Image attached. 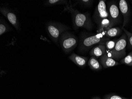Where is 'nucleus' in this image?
<instances>
[{"label": "nucleus", "instance_id": "nucleus-17", "mask_svg": "<svg viewBox=\"0 0 132 99\" xmlns=\"http://www.w3.org/2000/svg\"><path fill=\"white\" fill-rule=\"evenodd\" d=\"M67 1L65 0H47L44 2V5L47 6L59 5L68 4Z\"/></svg>", "mask_w": 132, "mask_h": 99}, {"label": "nucleus", "instance_id": "nucleus-5", "mask_svg": "<svg viewBox=\"0 0 132 99\" xmlns=\"http://www.w3.org/2000/svg\"><path fill=\"white\" fill-rule=\"evenodd\" d=\"M59 41L62 50L66 54L69 53L72 51L77 47L78 44L77 37L69 31L62 34Z\"/></svg>", "mask_w": 132, "mask_h": 99}, {"label": "nucleus", "instance_id": "nucleus-22", "mask_svg": "<svg viewBox=\"0 0 132 99\" xmlns=\"http://www.w3.org/2000/svg\"><path fill=\"white\" fill-rule=\"evenodd\" d=\"M103 99H130L125 98L121 96H118L116 94H111L106 95L103 97Z\"/></svg>", "mask_w": 132, "mask_h": 99}, {"label": "nucleus", "instance_id": "nucleus-3", "mask_svg": "<svg viewBox=\"0 0 132 99\" xmlns=\"http://www.w3.org/2000/svg\"><path fill=\"white\" fill-rule=\"evenodd\" d=\"M46 30L50 37L55 43L57 44L61 36L68 31L70 28L60 22L49 21L46 24Z\"/></svg>", "mask_w": 132, "mask_h": 99}, {"label": "nucleus", "instance_id": "nucleus-10", "mask_svg": "<svg viewBox=\"0 0 132 99\" xmlns=\"http://www.w3.org/2000/svg\"><path fill=\"white\" fill-rule=\"evenodd\" d=\"M69 58L76 65L80 67H84L86 66L88 59V57L81 56L74 53L71 54Z\"/></svg>", "mask_w": 132, "mask_h": 99}, {"label": "nucleus", "instance_id": "nucleus-19", "mask_svg": "<svg viewBox=\"0 0 132 99\" xmlns=\"http://www.w3.org/2000/svg\"><path fill=\"white\" fill-rule=\"evenodd\" d=\"M118 40V39L114 40H109L107 41L105 43V46H106V50L110 51L113 50L115 47L116 44Z\"/></svg>", "mask_w": 132, "mask_h": 99}, {"label": "nucleus", "instance_id": "nucleus-16", "mask_svg": "<svg viewBox=\"0 0 132 99\" xmlns=\"http://www.w3.org/2000/svg\"><path fill=\"white\" fill-rule=\"evenodd\" d=\"M12 30V29L3 19L1 18L0 19V35Z\"/></svg>", "mask_w": 132, "mask_h": 99}, {"label": "nucleus", "instance_id": "nucleus-7", "mask_svg": "<svg viewBox=\"0 0 132 99\" xmlns=\"http://www.w3.org/2000/svg\"><path fill=\"white\" fill-rule=\"evenodd\" d=\"M0 12L7 19L16 30H21L20 23L16 14L12 10L6 7L0 8Z\"/></svg>", "mask_w": 132, "mask_h": 99}, {"label": "nucleus", "instance_id": "nucleus-23", "mask_svg": "<svg viewBox=\"0 0 132 99\" xmlns=\"http://www.w3.org/2000/svg\"><path fill=\"white\" fill-rule=\"evenodd\" d=\"M91 99H101L100 97L98 96L93 97H92Z\"/></svg>", "mask_w": 132, "mask_h": 99}, {"label": "nucleus", "instance_id": "nucleus-24", "mask_svg": "<svg viewBox=\"0 0 132 99\" xmlns=\"http://www.w3.org/2000/svg\"><path fill=\"white\" fill-rule=\"evenodd\" d=\"M130 99H132V96H131V98H130Z\"/></svg>", "mask_w": 132, "mask_h": 99}, {"label": "nucleus", "instance_id": "nucleus-4", "mask_svg": "<svg viewBox=\"0 0 132 99\" xmlns=\"http://www.w3.org/2000/svg\"><path fill=\"white\" fill-rule=\"evenodd\" d=\"M127 36L125 33L118 39L114 48L112 50H106V54L113 59H120L126 55V47L127 44Z\"/></svg>", "mask_w": 132, "mask_h": 99}, {"label": "nucleus", "instance_id": "nucleus-18", "mask_svg": "<svg viewBox=\"0 0 132 99\" xmlns=\"http://www.w3.org/2000/svg\"><path fill=\"white\" fill-rule=\"evenodd\" d=\"M121 64H124L128 66H132V52H130L126 57L121 60Z\"/></svg>", "mask_w": 132, "mask_h": 99}, {"label": "nucleus", "instance_id": "nucleus-14", "mask_svg": "<svg viewBox=\"0 0 132 99\" xmlns=\"http://www.w3.org/2000/svg\"><path fill=\"white\" fill-rule=\"evenodd\" d=\"M88 65L92 70L94 71L100 70L103 68L101 63L98 61L97 58L94 56H92L90 58L88 62Z\"/></svg>", "mask_w": 132, "mask_h": 99}, {"label": "nucleus", "instance_id": "nucleus-21", "mask_svg": "<svg viewBox=\"0 0 132 99\" xmlns=\"http://www.w3.org/2000/svg\"><path fill=\"white\" fill-rule=\"evenodd\" d=\"M93 1L91 0H79L77 1V3L79 4L84 7H90L92 5Z\"/></svg>", "mask_w": 132, "mask_h": 99}, {"label": "nucleus", "instance_id": "nucleus-9", "mask_svg": "<svg viewBox=\"0 0 132 99\" xmlns=\"http://www.w3.org/2000/svg\"><path fill=\"white\" fill-rule=\"evenodd\" d=\"M119 10L123 16V26L122 27H124L127 26L129 20L130 12L129 4L126 1L120 0L119 1Z\"/></svg>", "mask_w": 132, "mask_h": 99}, {"label": "nucleus", "instance_id": "nucleus-20", "mask_svg": "<svg viewBox=\"0 0 132 99\" xmlns=\"http://www.w3.org/2000/svg\"><path fill=\"white\" fill-rule=\"evenodd\" d=\"M122 29L127 36V41L128 42V48H132V33L130 32L126 29L124 27H122Z\"/></svg>", "mask_w": 132, "mask_h": 99}, {"label": "nucleus", "instance_id": "nucleus-2", "mask_svg": "<svg viewBox=\"0 0 132 99\" xmlns=\"http://www.w3.org/2000/svg\"><path fill=\"white\" fill-rule=\"evenodd\" d=\"M110 40L103 34L97 33L95 34L82 33L80 36L78 50L80 53L87 52L93 46L96 44H105L106 42Z\"/></svg>", "mask_w": 132, "mask_h": 99}, {"label": "nucleus", "instance_id": "nucleus-15", "mask_svg": "<svg viewBox=\"0 0 132 99\" xmlns=\"http://www.w3.org/2000/svg\"><path fill=\"white\" fill-rule=\"evenodd\" d=\"M122 30V29L119 27H112L106 32L104 36L108 38L118 36L121 34Z\"/></svg>", "mask_w": 132, "mask_h": 99}, {"label": "nucleus", "instance_id": "nucleus-12", "mask_svg": "<svg viewBox=\"0 0 132 99\" xmlns=\"http://www.w3.org/2000/svg\"><path fill=\"white\" fill-rule=\"evenodd\" d=\"M99 60L102 66L104 68H107L119 65V62L114 59L110 58L106 54L100 57Z\"/></svg>", "mask_w": 132, "mask_h": 99}, {"label": "nucleus", "instance_id": "nucleus-13", "mask_svg": "<svg viewBox=\"0 0 132 99\" xmlns=\"http://www.w3.org/2000/svg\"><path fill=\"white\" fill-rule=\"evenodd\" d=\"M106 52L105 44H98L94 47L89 52L90 55L96 58L101 57L106 54Z\"/></svg>", "mask_w": 132, "mask_h": 99}, {"label": "nucleus", "instance_id": "nucleus-1", "mask_svg": "<svg viewBox=\"0 0 132 99\" xmlns=\"http://www.w3.org/2000/svg\"><path fill=\"white\" fill-rule=\"evenodd\" d=\"M64 11L67 12L71 14L75 30L80 28H84L88 31L92 30L93 24L89 13H81L78 10L75 9L70 1L66 5Z\"/></svg>", "mask_w": 132, "mask_h": 99}, {"label": "nucleus", "instance_id": "nucleus-25", "mask_svg": "<svg viewBox=\"0 0 132 99\" xmlns=\"http://www.w3.org/2000/svg\"><path fill=\"white\" fill-rule=\"evenodd\" d=\"M131 29L132 30V27H131Z\"/></svg>", "mask_w": 132, "mask_h": 99}, {"label": "nucleus", "instance_id": "nucleus-11", "mask_svg": "<svg viewBox=\"0 0 132 99\" xmlns=\"http://www.w3.org/2000/svg\"><path fill=\"white\" fill-rule=\"evenodd\" d=\"M113 26L114 25L109 18L103 19L98 25V33H101L104 36L106 32Z\"/></svg>", "mask_w": 132, "mask_h": 99}, {"label": "nucleus", "instance_id": "nucleus-8", "mask_svg": "<svg viewBox=\"0 0 132 99\" xmlns=\"http://www.w3.org/2000/svg\"><path fill=\"white\" fill-rule=\"evenodd\" d=\"M108 10L109 19L115 26L119 23L120 19V13L118 6L114 2L111 1L108 4Z\"/></svg>", "mask_w": 132, "mask_h": 99}, {"label": "nucleus", "instance_id": "nucleus-6", "mask_svg": "<svg viewBox=\"0 0 132 99\" xmlns=\"http://www.w3.org/2000/svg\"><path fill=\"white\" fill-rule=\"evenodd\" d=\"M109 18V12L107 9L106 1L100 0L95 9L93 16V20L98 26L102 20Z\"/></svg>", "mask_w": 132, "mask_h": 99}]
</instances>
